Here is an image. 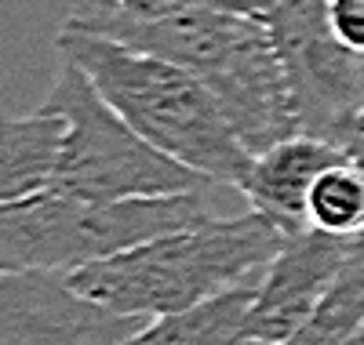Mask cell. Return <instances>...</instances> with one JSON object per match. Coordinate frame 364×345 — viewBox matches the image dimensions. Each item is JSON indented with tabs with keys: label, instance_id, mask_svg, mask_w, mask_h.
Segmentation results:
<instances>
[{
	"label": "cell",
	"instance_id": "cell-1",
	"mask_svg": "<svg viewBox=\"0 0 364 345\" xmlns=\"http://www.w3.org/2000/svg\"><path fill=\"white\" fill-rule=\"evenodd\" d=\"M63 26L91 29L190 70L215 95L223 116L252 156L299 135L281 55L259 15L197 0L164 15L70 8Z\"/></svg>",
	"mask_w": 364,
	"mask_h": 345
},
{
	"label": "cell",
	"instance_id": "cell-2",
	"mask_svg": "<svg viewBox=\"0 0 364 345\" xmlns=\"http://www.w3.org/2000/svg\"><path fill=\"white\" fill-rule=\"evenodd\" d=\"M291 233L262 211L208 214L200 222L154 236L120 255L70 273L73 288L109 312L157 320L193 309L230 288L259 280Z\"/></svg>",
	"mask_w": 364,
	"mask_h": 345
},
{
	"label": "cell",
	"instance_id": "cell-3",
	"mask_svg": "<svg viewBox=\"0 0 364 345\" xmlns=\"http://www.w3.org/2000/svg\"><path fill=\"white\" fill-rule=\"evenodd\" d=\"M55 51L77 62L99 95L149 146L208 182H223L233 190L245 182L252 153L230 128L215 95L190 70L77 26L58 29Z\"/></svg>",
	"mask_w": 364,
	"mask_h": 345
},
{
	"label": "cell",
	"instance_id": "cell-4",
	"mask_svg": "<svg viewBox=\"0 0 364 345\" xmlns=\"http://www.w3.org/2000/svg\"><path fill=\"white\" fill-rule=\"evenodd\" d=\"M208 214L215 211L200 190L124 204H87L48 190L18 204H0V269L73 273L154 236L186 229Z\"/></svg>",
	"mask_w": 364,
	"mask_h": 345
},
{
	"label": "cell",
	"instance_id": "cell-5",
	"mask_svg": "<svg viewBox=\"0 0 364 345\" xmlns=\"http://www.w3.org/2000/svg\"><path fill=\"white\" fill-rule=\"evenodd\" d=\"M44 106L66 116V146L55 190L87 204H124L193 193L208 185V178L149 146L99 95V87L87 80L77 62L63 55H58V70Z\"/></svg>",
	"mask_w": 364,
	"mask_h": 345
},
{
	"label": "cell",
	"instance_id": "cell-6",
	"mask_svg": "<svg viewBox=\"0 0 364 345\" xmlns=\"http://www.w3.org/2000/svg\"><path fill=\"white\" fill-rule=\"evenodd\" d=\"M255 15L281 55L299 135L343 149L350 124L364 109V58L331 33L328 0H259Z\"/></svg>",
	"mask_w": 364,
	"mask_h": 345
},
{
	"label": "cell",
	"instance_id": "cell-7",
	"mask_svg": "<svg viewBox=\"0 0 364 345\" xmlns=\"http://www.w3.org/2000/svg\"><path fill=\"white\" fill-rule=\"evenodd\" d=\"M142 324L80 295L70 273L0 269V345H128Z\"/></svg>",
	"mask_w": 364,
	"mask_h": 345
},
{
	"label": "cell",
	"instance_id": "cell-8",
	"mask_svg": "<svg viewBox=\"0 0 364 345\" xmlns=\"http://www.w3.org/2000/svg\"><path fill=\"white\" fill-rule=\"evenodd\" d=\"M360 243L364 240L331 236L321 229L291 233L255 284V302L248 312L252 338L262 345H288L306 327Z\"/></svg>",
	"mask_w": 364,
	"mask_h": 345
},
{
	"label": "cell",
	"instance_id": "cell-9",
	"mask_svg": "<svg viewBox=\"0 0 364 345\" xmlns=\"http://www.w3.org/2000/svg\"><path fill=\"white\" fill-rule=\"evenodd\" d=\"M339 160H346L339 146L314 135H291L273 149L252 156V168L237 185V193L252 204V211L273 218L284 233H302L310 229L306 207L314 182Z\"/></svg>",
	"mask_w": 364,
	"mask_h": 345
},
{
	"label": "cell",
	"instance_id": "cell-10",
	"mask_svg": "<svg viewBox=\"0 0 364 345\" xmlns=\"http://www.w3.org/2000/svg\"><path fill=\"white\" fill-rule=\"evenodd\" d=\"M66 146V116L48 106L0 116V204H18L55 190Z\"/></svg>",
	"mask_w": 364,
	"mask_h": 345
},
{
	"label": "cell",
	"instance_id": "cell-11",
	"mask_svg": "<svg viewBox=\"0 0 364 345\" xmlns=\"http://www.w3.org/2000/svg\"><path fill=\"white\" fill-rule=\"evenodd\" d=\"M255 284L259 280H248V284L230 288L193 309L146 320L128 345H262L248 331Z\"/></svg>",
	"mask_w": 364,
	"mask_h": 345
},
{
	"label": "cell",
	"instance_id": "cell-12",
	"mask_svg": "<svg viewBox=\"0 0 364 345\" xmlns=\"http://www.w3.org/2000/svg\"><path fill=\"white\" fill-rule=\"evenodd\" d=\"M364 327V243L353 251L346 269L328 288L314 317L288 345H350Z\"/></svg>",
	"mask_w": 364,
	"mask_h": 345
},
{
	"label": "cell",
	"instance_id": "cell-13",
	"mask_svg": "<svg viewBox=\"0 0 364 345\" xmlns=\"http://www.w3.org/2000/svg\"><path fill=\"white\" fill-rule=\"evenodd\" d=\"M310 229L364 240V171L350 160L331 164L310 190Z\"/></svg>",
	"mask_w": 364,
	"mask_h": 345
},
{
	"label": "cell",
	"instance_id": "cell-14",
	"mask_svg": "<svg viewBox=\"0 0 364 345\" xmlns=\"http://www.w3.org/2000/svg\"><path fill=\"white\" fill-rule=\"evenodd\" d=\"M328 22L339 44L364 58V0H328Z\"/></svg>",
	"mask_w": 364,
	"mask_h": 345
},
{
	"label": "cell",
	"instance_id": "cell-15",
	"mask_svg": "<svg viewBox=\"0 0 364 345\" xmlns=\"http://www.w3.org/2000/svg\"><path fill=\"white\" fill-rule=\"evenodd\" d=\"M186 4H197V0H70V8H106L120 15H164Z\"/></svg>",
	"mask_w": 364,
	"mask_h": 345
},
{
	"label": "cell",
	"instance_id": "cell-16",
	"mask_svg": "<svg viewBox=\"0 0 364 345\" xmlns=\"http://www.w3.org/2000/svg\"><path fill=\"white\" fill-rule=\"evenodd\" d=\"M215 4H223V8H233V11H248V15H255L259 0H215Z\"/></svg>",
	"mask_w": 364,
	"mask_h": 345
},
{
	"label": "cell",
	"instance_id": "cell-17",
	"mask_svg": "<svg viewBox=\"0 0 364 345\" xmlns=\"http://www.w3.org/2000/svg\"><path fill=\"white\" fill-rule=\"evenodd\" d=\"M350 345H364V327H360V331L353 334V341H350Z\"/></svg>",
	"mask_w": 364,
	"mask_h": 345
}]
</instances>
